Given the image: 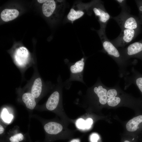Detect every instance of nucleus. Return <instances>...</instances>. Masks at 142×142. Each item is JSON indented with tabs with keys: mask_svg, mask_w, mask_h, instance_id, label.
Listing matches in <instances>:
<instances>
[{
	"mask_svg": "<svg viewBox=\"0 0 142 142\" xmlns=\"http://www.w3.org/2000/svg\"><path fill=\"white\" fill-rule=\"evenodd\" d=\"M115 1L121 7L122 10H125L130 12L129 8L128 7L126 4V1L125 0H115Z\"/></svg>",
	"mask_w": 142,
	"mask_h": 142,
	"instance_id": "412c9836",
	"label": "nucleus"
},
{
	"mask_svg": "<svg viewBox=\"0 0 142 142\" xmlns=\"http://www.w3.org/2000/svg\"><path fill=\"white\" fill-rule=\"evenodd\" d=\"M142 122V115H139L131 119L126 125L127 130L129 131H136L138 128V125Z\"/></svg>",
	"mask_w": 142,
	"mask_h": 142,
	"instance_id": "2eb2a0df",
	"label": "nucleus"
},
{
	"mask_svg": "<svg viewBox=\"0 0 142 142\" xmlns=\"http://www.w3.org/2000/svg\"><path fill=\"white\" fill-rule=\"evenodd\" d=\"M84 65V59L82 58L70 67V80H78L83 82V73Z\"/></svg>",
	"mask_w": 142,
	"mask_h": 142,
	"instance_id": "423d86ee",
	"label": "nucleus"
},
{
	"mask_svg": "<svg viewBox=\"0 0 142 142\" xmlns=\"http://www.w3.org/2000/svg\"><path fill=\"white\" fill-rule=\"evenodd\" d=\"M93 119L91 118H88L85 120V129H90L93 123Z\"/></svg>",
	"mask_w": 142,
	"mask_h": 142,
	"instance_id": "393cba45",
	"label": "nucleus"
},
{
	"mask_svg": "<svg viewBox=\"0 0 142 142\" xmlns=\"http://www.w3.org/2000/svg\"><path fill=\"white\" fill-rule=\"evenodd\" d=\"M24 139V135L21 133L16 134L9 138L10 142H21Z\"/></svg>",
	"mask_w": 142,
	"mask_h": 142,
	"instance_id": "a211bd4d",
	"label": "nucleus"
},
{
	"mask_svg": "<svg viewBox=\"0 0 142 142\" xmlns=\"http://www.w3.org/2000/svg\"><path fill=\"white\" fill-rule=\"evenodd\" d=\"M19 12L15 9H6L3 10L1 14L2 19L5 22L12 20L18 16Z\"/></svg>",
	"mask_w": 142,
	"mask_h": 142,
	"instance_id": "ddd939ff",
	"label": "nucleus"
},
{
	"mask_svg": "<svg viewBox=\"0 0 142 142\" xmlns=\"http://www.w3.org/2000/svg\"><path fill=\"white\" fill-rule=\"evenodd\" d=\"M60 99L59 92L56 91L53 92L48 98L46 104L47 109L50 111L54 110L57 106Z\"/></svg>",
	"mask_w": 142,
	"mask_h": 142,
	"instance_id": "1a4fd4ad",
	"label": "nucleus"
},
{
	"mask_svg": "<svg viewBox=\"0 0 142 142\" xmlns=\"http://www.w3.org/2000/svg\"><path fill=\"white\" fill-rule=\"evenodd\" d=\"M44 129L48 134L55 135L60 133L63 129V126L60 124L55 122H50L46 124Z\"/></svg>",
	"mask_w": 142,
	"mask_h": 142,
	"instance_id": "9d476101",
	"label": "nucleus"
},
{
	"mask_svg": "<svg viewBox=\"0 0 142 142\" xmlns=\"http://www.w3.org/2000/svg\"><path fill=\"white\" fill-rule=\"evenodd\" d=\"M139 11V19L142 24V0H135Z\"/></svg>",
	"mask_w": 142,
	"mask_h": 142,
	"instance_id": "5701e85b",
	"label": "nucleus"
},
{
	"mask_svg": "<svg viewBox=\"0 0 142 142\" xmlns=\"http://www.w3.org/2000/svg\"><path fill=\"white\" fill-rule=\"evenodd\" d=\"M43 87V83L41 78L39 77L36 78L32 85L31 92L36 98H38L40 95Z\"/></svg>",
	"mask_w": 142,
	"mask_h": 142,
	"instance_id": "9b49d317",
	"label": "nucleus"
},
{
	"mask_svg": "<svg viewBox=\"0 0 142 142\" xmlns=\"http://www.w3.org/2000/svg\"><path fill=\"white\" fill-rule=\"evenodd\" d=\"M119 49L123 56L127 60L133 58L142 59V39L130 44L126 48Z\"/></svg>",
	"mask_w": 142,
	"mask_h": 142,
	"instance_id": "20e7f679",
	"label": "nucleus"
},
{
	"mask_svg": "<svg viewBox=\"0 0 142 142\" xmlns=\"http://www.w3.org/2000/svg\"><path fill=\"white\" fill-rule=\"evenodd\" d=\"M69 142H80V141L78 139H72Z\"/></svg>",
	"mask_w": 142,
	"mask_h": 142,
	"instance_id": "bb28decb",
	"label": "nucleus"
},
{
	"mask_svg": "<svg viewBox=\"0 0 142 142\" xmlns=\"http://www.w3.org/2000/svg\"><path fill=\"white\" fill-rule=\"evenodd\" d=\"M124 142H130L128 140H126L124 141Z\"/></svg>",
	"mask_w": 142,
	"mask_h": 142,
	"instance_id": "c85d7f7f",
	"label": "nucleus"
},
{
	"mask_svg": "<svg viewBox=\"0 0 142 142\" xmlns=\"http://www.w3.org/2000/svg\"><path fill=\"white\" fill-rule=\"evenodd\" d=\"M56 6V3L54 0H47L43 3L42 6L43 14L47 17L50 16L55 11Z\"/></svg>",
	"mask_w": 142,
	"mask_h": 142,
	"instance_id": "f8f14e48",
	"label": "nucleus"
},
{
	"mask_svg": "<svg viewBox=\"0 0 142 142\" xmlns=\"http://www.w3.org/2000/svg\"><path fill=\"white\" fill-rule=\"evenodd\" d=\"M119 86L117 84L113 87L108 88L107 93V97L109 98L116 97L119 90Z\"/></svg>",
	"mask_w": 142,
	"mask_h": 142,
	"instance_id": "f3484780",
	"label": "nucleus"
},
{
	"mask_svg": "<svg viewBox=\"0 0 142 142\" xmlns=\"http://www.w3.org/2000/svg\"><path fill=\"white\" fill-rule=\"evenodd\" d=\"M4 129L2 126L0 125V134H2L4 131Z\"/></svg>",
	"mask_w": 142,
	"mask_h": 142,
	"instance_id": "a878e982",
	"label": "nucleus"
},
{
	"mask_svg": "<svg viewBox=\"0 0 142 142\" xmlns=\"http://www.w3.org/2000/svg\"><path fill=\"white\" fill-rule=\"evenodd\" d=\"M37 1L40 3H44L47 0H38Z\"/></svg>",
	"mask_w": 142,
	"mask_h": 142,
	"instance_id": "cd10ccee",
	"label": "nucleus"
},
{
	"mask_svg": "<svg viewBox=\"0 0 142 142\" xmlns=\"http://www.w3.org/2000/svg\"><path fill=\"white\" fill-rule=\"evenodd\" d=\"M100 38L104 51L115 61L118 68L119 76L124 77L129 75L127 70L128 67L134 63L130 60L125 59L120 53L117 48L107 38L105 31L100 29L98 31Z\"/></svg>",
	"mask_w": 142,
	"mask_h": 142,
	"instance_id": "f257e3e1",
	"label": "nucleus"
},
{
	"mask_svg": "<svg viewBox=\"0 0 142 142\" xmlns=\"http://www.w3.org/2000/svg\"><path fill=\"white\" fill-rule=\"evenodd\" d=\"M131 75L129 74L124 77L125 88L134 84L137 86L142 93V75L137 73L133 67L131 69Z\"/></svg>",
	"mask_w": 142,
	"mask_h": 142,
	"instance_id": "6e6552de",
	"label": "nucleus"
},
{
	"mask_svg": "<svg viewBox=\"0 0 142 142\" xmlns=\"http://www.w3.org/2000/svg\"><path fill=\"white\" fill-rule=\"evenodd\" d=\"M77 127L80 129H85V120L82 118L78 119L75 123Z\"/></svg>",
	"mask_w": 142,
	"mask_h": 142,
	"instance_id": "4be33fe9",
	"label": "nucleus"
},
{
	"mask_svg": "<svg viewBox=\"0 0 142 142\" xmlns=\"http://www.w3.org/2000/svg\"><path fill=\"white\" fill-rule=\"evenodd\" d=\"M130 12L122 10L116 16L112 17L116 21L121 29H124L140 30L141 23L136 17L131 14Z\"/></svg>",
	"mask_w": 142,
	"mask_h": 142,
	"instance_id": "f03ea898",
	"label": "nucleus"
},
{
	"mask_svg": "<svg viewBox=\"0 0 142 142\" xmlns=\"http://www.w3.org/2000/svg\"><path fill=\"white\" fill-rule=\"evenodd\" d=\"M97 2L94 4L93 10L95 16L98 18L100 29L105 31L107 24L112 17L106 11L103 3Z\"/></svg>",
	"mask_w": 142,
	"mask_h": 142,
	"instance_id": "39448f33",
	"label": "nucleus"
},
{
	"mask_svg": "<svg viewBox=\"0 0 142 142\" xmlns=\"http://www.w3.org/2000/svg\"><path fill=\"white\" fill-rule=\"evenodd\" d=\"M84 14V12L82 11H76L73 8H71L67 15V18L69 20L73 22L80 18Z\"/></svg>",
	"mask_w": 142,
	"mask_h": 142,
	"instance_id": "dca6fc26",
	"label": "nucleus"
},
{
	"mask_svg": "<svg viewBox=\"0 0 142 142\" xmlns=\"http://www.w3.org/2000/svg\"><path fill=\"white\" fill-rule=\"evenodd\" d=\"M36 98L30 92L24 93L22 96L23 101L27 108L30 109H33L36 105Z\"/></svg>",
	"mask_w": 142,
	"mask_h": 142,
	"instance_id": "4468645a",
	"label": "nucleus"
},
{
	"mask_svg": "<svg viewBox=\"0 0 142 142\" xmlns=\"http://www.w3.org/2000/svg\"><path fill=\"white\" fill-rule=\"evenodd\" d=\"M140 30L124 29H121L119 35L111 42L117 48H123L131 42L139 33Z\"/></svg>",
	"mask_w": 142,
	"mask_h": 142,
	"instance_id": "7ed1b4c3",
	"label": "nucleus"
},
{
	"mask_svg": "<svg viewBox=\"0 0 142 142\" xmlns=\"http://www.w3.org/2000/svg\"><path fill=\"white\" fill-rule=\"evenodd\" d=\"M29 55V51L26 47H22L17 48L14 56L16 64L20 67H24L28 63Z\"/></svg>",
	"mask_w": 142,
	"mask_h": 142,
	"instance_id": "0eeeda50",
	"label": "nucleus"
},
{
	"mask_svg": "<svg viewBox=\"0 0 142 142\" xmlns=\"http://www.w3.org/2000/svg\"><path fill=\"white\" fill-rule=\"evenodd\" d=\"M120 101V98L117 96L108 98L107 100V103L109 106L114 107L118 105Z\"/></svg>",
	"mask_w": 142,
	"mask_h": 142,
	"instance_id": "6ab92c4d",
	"label": "nucleus"
},
{
	"mask_svg": "<svg viewBox=\"0 0 142 142\" xmlns=\"http://www.w3.org/2000/svg\"><path fill=\"white\" fill-rule=\"evenodd\" d=\"M2 117L4 121L9 123L11 121L13 116L12 114H9L7 109L5 108L2 112Z\"/></svg>",
	"mask_w": 142,
	"mask_h": 142,
	"instance_id": "aec40b11",
	"label": "nucleus"
},
{
	"mask_svg": "<svg viewBox=\"0 0 142 142\" xmlns=\"http://www.w3.org/2000/svg\"><path fill=\"white\" fill-rule=\"evenodd\" d=\"M100 137L99 135L96 133H93L90 136V142H98Z\"/></svg>",
	"mask_w": 142,
	"mask_h": 142,
	"instance_id": "b1692460",
	"label": "nucleus"
}]
</instances>
